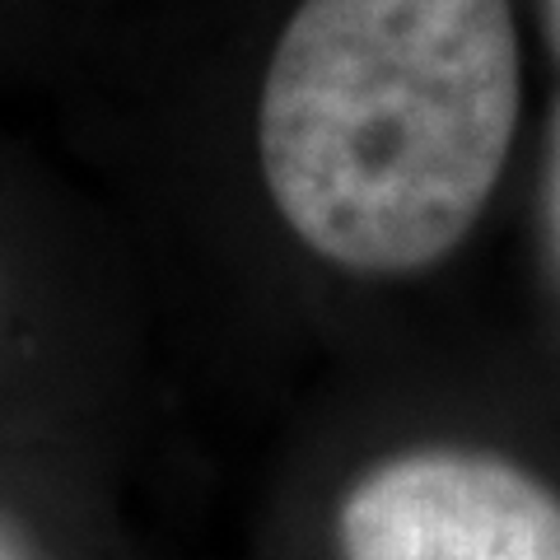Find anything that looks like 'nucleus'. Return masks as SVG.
Here are the masks:
<instances>
[{"label": "nucleus", "mask_w": 560, "mask_h": 560, "mask_svg": "<svg viewBox=\"0 0 560 560\" xmlns=\"http://www.w3.org/2000/svg\"><path fill=\"white\" fill-rule=\"evenodd\" d=\"M523 113L514 0H300L257 98L285 230L350 276H416L477 230Z\"/></svg>", "instance_id": "nucleus-1"}, {"label": "nucleus", "mask_w": 560, "mask_h": 560, "mask_svg": "<svg viewBox=\"0 0 560 560\" xmlns=\"http://www.w3.org/2000/svg\"><path fill=\"white\" fill-rule=\"evenodd\" d=\"M331 547L337 560H560V495L504 453L420 444L346 486Z\"/></svg>", "instance_id": "nucleus-2"}, {"label": "nucleus", "mask_w": 560, "mask_h": 560, "mask_svg": "<svg viewBox=\"0 0 560 560\" xmlns=\"http://www.w3.org/2000/svg\"><path fill=\"white\" fill-rule=\"evenodd\" d=\"M547 210H551V238L560 248V113L551 127V173H547Z\"/></svg>", "instance_id": "nucleus-3"}, {"label": "nucleus", "mask_w": 560, "mask_h": 560, "mask_svg": "<svg viewBox=\"0 0 560 560\" xmlns=\"http://www.w3.org/2000/svg\"><path fill=\"white\" fill-rule=\"evenodd\" d=\"M0 560H33V547L10 518H0Z\"/></svg>", "instance_id": "nucleus-4"}, {"label": "nucleus", "mask_w": 560, "mask_h": 560, "mask_svg": "<svg viewBox=\"0 0 560 560\" xmlns=\"http://www.w3.org/2000/svg\"><path fill=\"white\" fill-rule=\"evenodd\" d=\"M547 20H551V43L560 51V0H547Z\"/></svg>", "instance_id": "nucleus-5"}]
</instances>
